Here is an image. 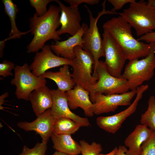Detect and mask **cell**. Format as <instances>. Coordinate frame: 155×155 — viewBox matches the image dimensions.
Returning a JSON list of instances; mask_svg holds the SVG:
<instances>
[{"mask_svg": "<svg viewBox=\"0 0 155 155\" xmlns=\"http://www.w3.org/2000/svg\"><path fill=\"white\" fill-rule=\"evenodd\" d=\"M102 27L120 46L127 60L145 57L150 53L153 42L147 44L136 39L132 35L131 26L121 16L108 20Z\"/></svg>", "mask_w": 155, "mask_h": 155, "instance_id": "6da1fadb", "label": "cell"}, {"mask_svg": "<svg viewBox=\"0 0 155 155\" xmlns=\"http://www.w3.org/2000/svg\"><path fill=\"white\" fill-rule=\"evenodd\" d=\"M61 11L59 7L51 5L47 12L38 17L34 13L29 19L30 32L33 37L27 46L29 53L38 52L42 49L47 41L53 39L55 42L61 38L57 33L56 30L61 26L60 22Z\"/></svg>", "mask_w": 155, "mask_h": 155, "instance_id": "7a4b0ae2", "label": "cell"}, {"mask_svg": "<svg viewBox=\"0 0 155 155\" xmlns=\"http://www.w3.org/2000/svg\"><path fill=\"white\" fill-rule=\"evenodd\" d=\"M118 14L134 28L138 36L155 30V7L144 0H134L127 8Z\"/></svg>", "mask_w": 155, "mask_h": 155, "instance_id": "3957f363", "label": "cell"}, {"mask_svg": "<svg viewBox=\"0 0 155 155\" xmlns=\"http://www.w3.org/2000/svg\"><path fill=\"white\" fill-rule=\"evenodd\" d=\"M155 51L152 48L150 53L144 58L129 60L121 78L127 81L131 90H136L145 82L150 80L154 75Z\"/></svg>", "mask_w": 155, "mask_h": 155, "instance_id": "277c9868", "label": "cell"}, {"mask_svg": "<svg viewBox=\"0 0 155 155\" xmlns=\"http://www.w3.org/2000/svg\"><path fill=\"white\" fill-rule=\"evenodd\" d=\"M74 52L75 57L71 60L73 71L71 76L76 84L90 93L97 80L92 75V66L95 64L93 57L89 51L84 50L80 46H75Z\"/></svg>", "mask_w": 155, "mask_h": 155, "instance_id": "5b68a950", "label": "cell"}, {"mask_svg": "<svg viewBox=\"0 0 155 155\" xmlns=\"http://www.w3.org/2000/svg\"><path fill=\"white\" fill-rule=\"evenodd\" d=\"M92 76L98 80L90 92V99L93 103L96 93L105 95L121 94L129 90L127 81L121 78H117L110 74L102 61L99 60L94 67Z\"/></svg>", "mask_w": 155, "mask_h": 155, "instance_id": "8992f818", "label": "cell"}, {"mask_svg": "<svg viewBox=\"0 0 155 155\" xmlns=\"http://www.w3.org/2000/svg\"><path fill=\"white\" fill-rule=\"evenodd\" d=\"M106 0L102 3L103 9L98 12L97 16L94 17L88 7L85 5V7L89 14L90 26L85 30L82 36L83 47L84 50L89 51L92 54L95 62L94 67L102 57H105V53L103 49L102 39L99 32L97 26V22L99 18L105 14H118V13L112 10L105 9Z\"/></svg>", "mask_w": 155, "mask_h": 155, "instance_id": "52a82bcc", "label": "cell"}, {"mask_svg": "<svg viewBox=\"0 0 155 155\" xmlns=\"http://www.w3.org/2000/svg\"><path fill=\"white\" fill-rule=\"evenodd\" d=\"M10 83L16 87L15 94L17 98L28 101L30 94L46 84V81L45 78L35 75L31 72L30 66L25 63L22 66H15L14 77Z\"/></svg>", "mask_w": 155, "mask_h": 155, "instance_id": "ba28073f", "label": "cell"}, {"mask_svg": "<svg viewBox=\"0 0 155 155\" xmlns=\"http://www.w3.org/2000/svg\"><path fill=\"white\" fill-rule=\"evenodd\" d=\"M102 45L105 53L104 61L108 72L117 78H121L122 72L127 60L121 47L106 31L102 34Z\"/></svg>", "mask_w": 155, "mask_h": 155, "instance_id": "9c48e42d", "label": "cell"}, {"mask_svg": "<svg viewBox=\"0 0 155 155\" xmlns=\"http://www.w3.org/2000/svg\"><path fill=\"white\" fill-rule=\"evenodd\" d=\"M148 87V85H142L138 87L136 89V95L135 100L125 110L112 115L98 117L96 119L98 126L109 133H115L121 127L125 120L135 112L139 102Z\"/></svg>", "mask_w": 155, "mask_h": 155, "instance_id": "30bf717a", "label": "cell"}, {"mask_svg": "<svg viewBox=\"0 0 155 155\" xmlns=\"http://www.w3.org/2000/svg\"><path fill=\"white\" fill-rule=\"evenodd\" d=\"M136 94V90L121 94L105 95L96 93L93 103L94 114L99 115L114 112L120 106H129Z\"/></svg>", "mask_w": 155, "mask_h": 155, "instance_id": "8fae6325", "label": "cell"}, {"mask_svg": "<svg viewBox=\"0 0 155 155\" xmlns=\"http://www.w3.org/2000/svg\"><path fill=\"white\" fill-rule=\"evenodd\" d=\"M71 60L55 55L50 45L46 44L41 52H36L30 67L35 75L40 77L49 69L65 65H71Z\"/></svg>", "mask_w": 155, "mask_h": 155, "instance_id": "7c38bea8", "label": "cell"}, {"mask_svg": "<svg viewBox=\"0 0 155 155\" xmlns=\"http://www.w3.org/2000/svg\"><path fill=\"white\" fill-rule=\"evenodd\" d=\"M51 90L53 102L51 108V112L56 119L66 117L71 119L82 127H89L90 126L87 118L80 117L71 111L68 103L66 92L61 91L58 89Z\"/></svg>", "mask_w": 155, "mask_h": 155, "instance_id": "4fadbf2b", "label": "cell"}, {"mask_svg": "<svg viewBox=\"0 0 155 155\" xmlns=\"http://www.w3.org/2000/svg\"><path fill=\"white\" fill-rule=\"evenodd\" d=\"M56 119L51 113V109L49 108L37 117L33 121L19 122L17 126L25 131H35L40 136L42 142L47 143L53 133Z\"/></svg>", "mask_w": 155, "mask_h": 155, "instance_id": "5bb4252c", "label": "cell"}, {"mask_svg": "<svg viewBox=\"0 0 155 155\" xmlns=\"http://www.w3.org/2000/svg\"><path fill=\"white\" fill-rule=\"evenodd\" d=\"M59 5L61 14L60 17V28L57 31V35L68 33L71 36L76 34L81 28V20L78 7L67 6L62 2L56 0Z\"/></svg>", "mask_w": 155, "mask_h": 155, "instance_id": "9a60e30c", "label": "cell"}, {"mask_svg": "<svg viewBox=\"0 0 155 155\" xmlns=\"http://www.w3.org/2000/svg\"><path fill=\"white\" fill-rule=\"evenodd\" d=\"M68 103L71 109L81 108L87 117H92L93 103L89 97V92L82 87L76 84L71 89L66 92Z\"/></svg>", "mask_w": 155, "mask_h": 155, "instance_id": "2e32d148", "label": "cell"}, {"mask_svg": "<svg viewBox=\"0 0 155 155\" xmlns=\"http://www.w3.org/2000/svg\"><path fill=\"white\" fill-rule=\"evenodd\" d=\"M82 26L81 29L76 34L70 37L67 40L57 41L51 44L50 47L52 51L57 56H61L68 59L73 60L75 57L74 48L78 45L83 47V35L88 27L84 23L82 24Z\"/></svg>", "mask_w": 155, "mask_h": 155, "instance_id": "e0dca14e", "label": "cell"}, {"mask_svg": "<svg viewBox=\"0 0 155 155\" xmlns=\"http://www.w3.org/2000/svg\"><path fill=\"white\" fill-rule=\"evenodd\" d=\"M154 131L146 125H137L134 130L125 139V146L129 149L126 154L129 155H141L142 145L151 136Z\"/></svg>", "mask_w": 155, "mask_h": 155, "instance_id": "ac0fdd59", "label": "cell"}, {"mask_svg": "<svg viewBox=\"0 0 155 155\" xmlns=\"http://www.w3.org/2000/svg\"><path fill=\"white\" fill-rule=\"evenodd\" d=\"M33 111L37 117L52 105L51 90L44 85L32 92L29 96Z\"/></svg>", "mask_w": 155, "mask_h": 155, "instance_id": "d6986e66", "label": "cell"}, {"mask_svg": "<svg viewBox=\"0 0 155 155\" xmlns=\"http://www.w3.org/2000/svg\"><path fill=\"white\" fill-rule=\"evenodd\" d=\"M69 65H65L58 71H46L41 77L53 80L59 90L66 92L72 89L76 85L69 71Z\"/></svg>", "mask_w": 155, "mask_h": 155, "instance_id": "ffe728a7", "label": "cell"}, {"mask_svg": "<svg viewBox=\"0 0 155 155\" xmlns=\"http://www.w3.org/2000/svg\"><path fill=\"white\" fill-rule=\"evenodd\" d=\"M53 148L56 151L70 155H78L81 153L79 143L73 139L71 135L56 134L51 136Z\"/></svg>", "mask_w": 155, "mask_h": 155, "instance_id": "44dd1931", "label": "cell"}, {"mask_svg": "<svg viewBox=\"0 0 155 155\" xmlns=\"http://www.w3.org/2000/svg\"><path fill=\"white\" fill-rule=\"evenodd\" d=\"M2 2L4 6L5 12L9 17L11 25V30L9 35V37L6 38V40L19 38L22 35L30 32V30L26 32H22L18 30L16 25V18L19 10L16 5L12 1L2 0Z\"/></svg>", "mask_w": 155, "mask_h": 155, "instance_id": "7402d4cb", "label": "cell"}, {"mask_svg": "<svg viewBox=\"0 0 155 155\" xmlns=\"http://www.w3.org/2000/svg\"><path fill=\"white\" fill-rule=\"evenodd\" d=\"M82 127L71 119L62 117L56 119L53 133L56 134H68L75 133Z\"/></svg>", "mask_w": 155, "mask_h": 155, "instance_id": "603a6c76", "label": "cell"}, {"mask_svg": "<svg viewBox=\"0 0 155 155\" xmlns=\"http://www.w3.org/2000/svg\"><path fill=\"white\" fill-rule=\"evenodd\" d=\"M147 110L141 115V124L145 125L153 131H155V97H149Z\"/></svg>", "mask_w": 155, "mask_h": 155, "instance_id": "cb8c5ba5", "label": "cell"}, {"mask_svg": "<svg viewBox=\"0 0 155 155\" xmlns=\"http://www.w3.org/2000/svg\"><path fill=\"white\" fill-rule=\"evenodd\" d=\"M79 144L82 155H98L102 150L101 144L94 142L90 144L85 140H82Z\"/></svg>", "mask_w": 155, "mask_h": 155, "instance_id": "d4e9b609", "label": "cell"}, {"mask_svg": "<svg viewBox=\"0 0 155 155\" xmlns=\"http://www.w3.org/2000/svg\"><path fill=\"white\" fill-rule=\"evenodd\" d=\"M47 150V143L38 142L31 148L24 146L19 155H46Z\"/></svg>", "mask_w": 155, "mask_h": 155, "instance_id": "484cf974", "label": "cell"}, {"mask_svg": "<svg viewBox=\"0 0 155 155\" xmlns=\"http://www.w3.org/2000/svg\"><path fill=\"white\" fill-rule=\"evenodd\" d=\"M56 0H30L31 5L36 10L35 13L38 17H41L44 15L47 12L46 7L47 5L52 2H55Z\"/></svg>", "mask_w": 155, "mask_h": 155, "instance_id": "4316f807", "label": "cell"}, {"mask_svg": "<svg viewBox=\"0 0 155 155\" xmlns=\"http://www.w3.org/2000/svg\"><path fill=\"white\" fill-rule=\"evenodd\" d=\"M141 155H155V131L142 145Z\"/></svg>", "mask_w": 155, "mask_h": 155, "instance_id": "83f0119b", "label": "cell"}, {"mask_svg": "<svg viewBox=\"0 0 155 155\" xmlns=\"http://www.w3.org/2000/svg\"><path fill=\"white\" fill-rule=\"evenodd\" d=\"M15 64L12 62L6 60L0 63V75L4 78L13 75L11 71L14 69Z\"/></svg>", "mask_w": 155, "mask_h": 155, "instance_id": "f1b7e54d", "label": "cell"}, {"mask_svg": "<svg viewBox=\"0 0 155 155\" xmlns=\"http://www.w3.org/2000/svg\"><path fill=\"white\" fill-rule=\"evenodd\" d=\"M63 1L69 3L70 6L78 7L79 5L82 3H85L91 5L99 3V0H64Z\"/></svg>", "mask_w": 155, "mask_h": 155, "instance_id": "f546056e", "label": "cell"}, {"mask_svg": "<svg viewBox=\"0 0 155 155\" xmlns=\"http://www.w3.org/2000/svg\"><path fill=\"white\" fill-rule=\"evenodd\" d=\"M134 0H108V1L111 3L113 7L111 10L115 11L121 9L125 4L130 3Z\"/></svg>", "mask_w": 155, "mask_h": 155, "instance_id": "4dcf8cb0", "label": "cell"}, {"mask_svg": "<svg viewBox=\"0 0 155 155\" xmlns=\"http://www.w3.org/2000/svg\"><path fill=\"white\" fill-rule=\"evenodd\" d=\"M138 40H144L150 43L155 41V31L140 36L137 39Z\"/></svg>", "mask_w": 155, "mask_h": 155, "instance_id": "1f68e13d", "label": "cell"}, {"mask_svg": "<svg viewBox=\"0 0 155 155\" xmlns=\"http://www.w3.org/2000/svg\"><path fill=\"white\" fill-rule=\"evenodd\" d=\"M128 150L126 146L120 145L118 148V149L114 155H129L126 154Z\"/></svg>", "mask_w": 155, "mask_h": 155, "instance_id": "d6a6232c", "label": "cell"}, {"mask_svg": "<svg viewBox=\"0 0 155 155\" xmlns=\"http://www.w3.org/2000/svg\"><path fill=\"white\" fill-rule=\"evenodd\" d=\"M9 93L7 92H6L4 93L1 95L0 96V110H3V107L2 106V104H3L5 98L7 97L8 96Z\"/></svg>", "mask_w": 155, "mask_h": 155, "instance_id": "836d02e7", "label": "cell"}, {"mask_svg": "<svg viewBox=\"0 0 155 155\" xmlns=\"http://www.w3.org/2000/svg\"><path fill=\"white\" fill-rule=\"evenodd\" d=\"M6 40L5 39L4 40L0 41V57L1 58L2 57L3 55V50L5 45V43Z\"/></svg>", "mask_w": 155, "mask_h": 155, "instance_id": "e575fe53", "label": "cell"}, {"mask_svg": "<svg viewBox=\"0 0 155 155\" xmlns=\"http://www.w3.org/2000/svg\"><path fill=\"white\" fill-rule=\"evenodd\" d=\"M118 147H115L110 152L106 154L100 153L98 155H114L117 151Z\"/></svg>", "mask_w": 155, "mask_h": 155, "instance_id": "d590c367", "label": "cell"}, {"mask_svg": "<svg viewBox=\"0 0 155 155\" xmlns=\"http://www.w3.org/2000/svg\"><path fill=\"white\" fill-rule=\"evenodd\" d=\"M52 155H70L69 154H67L64 153H63L61 152H60L57 151H55Z\"/></svg>", "mask_w": 155, "mask_h": 155, "instance_id": "8d00e7d4", "label": "cell"}, {"mask_svg": "<svg viewBox=\"0 0 155 155\" xmlns=\"http://www.w3.org/2000/svg\"><path fill=\"white\" fill-rule=\"evenodd\" d=\"M148 2L152 6L155 7V0H149Z\"/></svg>", "mask_w": 155, "mask_h": 155, "instance_id": "74e56055", "label": "cell"}, {"mask_svg": "<svg viewBox=\"0 0 155 155\" xmlns=\"http://www.w3.org/2000/svg\"><path fill=\"white\" fill-rule=\"evenodd\" d=\"M153 42V48L154 51H155V41Z\"/></svg>", "mask_w": 155, "mask_h": 155, "instance_id": "f35d334b", "label": "cell"}]
</instances>
